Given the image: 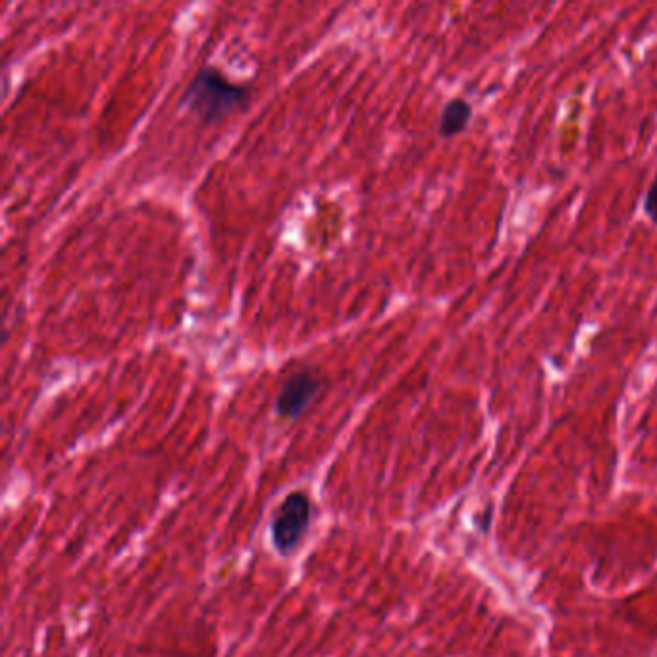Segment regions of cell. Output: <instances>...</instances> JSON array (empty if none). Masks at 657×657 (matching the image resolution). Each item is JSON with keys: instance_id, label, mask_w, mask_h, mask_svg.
Instances as JSON below:
<instances>
[{"instance_id": "4", "label": "cell", "mask_w": 657, "mask_h": 657, "mask_svg": "<svg viewBox=\"0 0 657 657\" xmlns=\"http://www.w3.org/2000/svg\"><path fill=\"white\" fill-rule=\"evenodd\" d=\"M473 118V106L469 105L465 99H451L440 116V126L438 132L442 137H455L459 133L465 132L471 124Z\"/></svg>"}, {"instance_id": "2", "label": "cell", "mask_w": 657, "mask_h": 657, "mask_svg": "<svg viewBox=\"0 0 657 657\" xmlns=\"http://www.w3.org/2000/svg\"><path fill=\"white\" fill-rule=\"evenodd\" d=\"M311 509V500L303 492H293L280 503L270 525V536L276 552L282 555L295 552L311 523Z\"/></svg>"}, {"instance_id": "5", "label": "cell", "mask_w": 657, "mask_h": 657, "mask_svg": "<svg viewBox=\"0 0 657 657\" xmlns=\"http://www.w3.org/2000/svg\"><path fill=\"white\" fill-rule=\"evenodd\" d=\"M642 207H644L646 216L657 226V174L654 182L650 185V189L644 195V205Z\"/></svg>"}, {"instance_id": "3", "label": "cell", "mask_w": 657, "mask_h": 657, "mask_svg": "<svg viewBox=\"0 0 657 657\" xmlns=\"http://www.w3.org/2000/svg\"><path fill=\"white\" fill-rule=\"evenodd\" d=\"M320 392V380L313 372L301 370L295 372L282 386V392L276 401V411L282 419H297L313 403Z\"/></svg>"}, {"instance_id": "1", "label": "cell", "mask_w": 657, "mask_h": 657, "mask_svg": "<svg viewBox=\"0 0 657 657\" xmlns=\"http://www.w3.org/2000/svg\"><path fill=\"white\" fill-rule=\"evenodd\" d=\"M249 95L251 93L245 85L230 81L218 68L203 66L189 81L182 97V106L201 122L212 124L245 105Z\"/></svg>"}]
</instances>
